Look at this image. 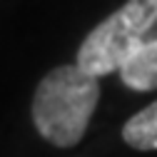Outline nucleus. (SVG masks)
<instances>
[{
	"label": "nucleus",
	"instance_id": "nucleus-1",
	"mask_svg": "<svg viewBox=\"0 0 157 157\" xmlns=\"http://www.w3.org/2000/svg\"><path fill=\"white\" fill-rule=\"evenodd\" d=\"M100 100V82L82 67L60 65L50 70L33 97V122L55 147H72L82 140Z\"/></svg>",
	"mask_w": 157,
	"mask_h": 157
},
{
	"label": "nucleus",
	"instance_id": "nucleus-2",
	"mask_svg": "<svg viewBox=\"0 0 157 157\" xmlns=\"http://www.w3.org/2000/svg\"><path fill=\"white\" fill-rule=\"evenodd\" d=\"M152 40H157V0H127L82 40L77 67L92 77H105Z\"/></svg>",
	"mask_w": 157,
	"mask_h": 157
},
{
	"label": "nucleus",
	"instance_id": "nucleus-3",
	"mask_svg": "<svg viewBox=\"0 0 157 157\" xmlns=\"http://www.w3.org/2000/svg\"><path fill=\"white\" fill-rule=\"evenodd\" d=\"M122 85L137 92L157 90V40L142 45L137 52H132L125 65L117 70Z\"/></svg>",
	"mask_w": 157,
	"mask_h": 157
},
{
	"label": "nucleus",
	"instance_id": "nucleus-4",
	"mask_svg": "<svg viewBox=\"0 0 157 157\" xmlns=\"http://www.w3.org/2000/svg\"><path fill=\"white\" fill-rule=\"evenodd\" d=\"M122 137L135 150H157V102L132 115L122 127Z\"/></svg>",
	"mask_w": 157,
	"mask_h": 157
}]
</instances>
